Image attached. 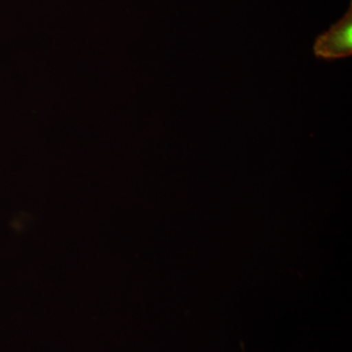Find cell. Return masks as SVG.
<instances>
[{
    "mask_svg": "<svg viewBox=\"0 0 352 352\" xmlns=\"http://www.w3.org/2000/svg\"><path fill=\"white\" fill-rule=\"evenodd\" d=\"M315 56L326 61L344 59L352 55V6L342 19L315 41Z\"/></svg>",
    "mask_w": 352,
    "mask_h": 352,
    "instance_id": "1",
    "label": "cell"
}]
</instances>
